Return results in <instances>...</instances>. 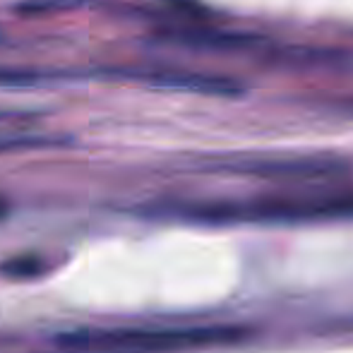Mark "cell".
Returning <instances> with one entry per match:
<instances>
[{
	"mask_svg": "<svg viewBox=\"0 0 353 353\" xmlns=\"http://www.w3.org/2000/svg\"><path fill=\"white\" fill-rule=\"evenodd\" d=\"M241 173H252L260 178H327L339 173L341 166L322 159H283V161H255L238 166Z\"/></svg>",
	"mask_w": 353,
	"mask_h": 353,
	"instance_id": "cell-3",
	"label": "cell"
},
{
	"mask_svg": "<svg viewBox=\"0 0 353 353\" xmlns=\"http://www.w3.org/2000/svg\"><path fill=\"white\" fill-rule=\"evenodd\" d=\"M245 336L241 327H118L72 330L58 334L56 346L68 353H176L205 346L236 344Z\"/></svg>",
	"mask_w": 353,
	"mask_h": 353,
	"instance_id": "cell-1",
	"label": "cell"
},
{
	"mask_svg": "<svg viewBox=\"0 0 353 353\" xmlns=\"http://www.w3.org/2000/svg\"><path fill=\"white\" fill-rule=\"evenodd\" d=\"M0 214H3V207H0Z\"/></svg>",
	"mask_w": 353,
	"mask_h": 353,
	"instance_id": "cell-7",
	"label": "cell"
},
{
	"mask_svg": "<svg viewBox=\"0 0 353 353\" xmlns=\"http://www.w3.org/2000/svg\"><path fill=\"white\" fill-rule=\"evenodd\" d=\"M0 270L10 276H34L41 272V262L39 260H12L5 267H0Z\"/></svg>",
	"mask_w": 353,
	"mask_h": 353,
	"instance_id": "cell-5",
	"label": "cell"
},
{
	"mask_svg": "<svg viewBox=\"0 0 353 353\" xmlns=\"http://www.w3.org/2000/svg\"><path fill=\"white\" fill-rule=\"evenodd\" d=\"M39 144H46V142L37 140V137H0V152H12V149H29V147H39Z\"/></svg>",
	"mask_w": 353,
	"mask_h": 353,
	"instance_id": "cell-6",
	"label": "cell"
},
{
	"mask_svg": "<svg viewBox=\"0 0 353 353\" xmlns=\"http://www.w3.org/2000/svg\"><path fill=\"white\" fill-rule=\"evenodd\" d=\"M135 77H142V82H149L154 87L166 89H188V92H205V94H233L238 92L228 82L207 74L181 72V70H154V72H132Z\"/></svg>",
	"mask_w": 353,
	"mask_h": 353,
	"instance_id": "cell-4",
	"label": "cell"
},
{
	"mask_svg": "<svg viewBox=\"0 0 353 353\" xmlns=\"http://www.w3.org/2000/svg\"><path fill=\"white\" fill-rule=\"evenodd\" d=\"M171 216L202 223H301L351 219L353 197L334 200H255L173 207Z\"/></svg>",
	"mask_w": 353,
	"mask_h": 353,
	"instance_id": "cell-2",
	"label": "cell"
}]
</instances>
